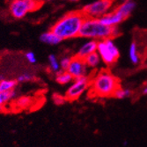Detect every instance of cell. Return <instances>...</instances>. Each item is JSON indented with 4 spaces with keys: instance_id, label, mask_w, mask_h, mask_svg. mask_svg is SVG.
<instances>
[{
    "instance_id": "obj_1",
    "label": "cell",
    "mask_w": 147,
    "mask_h": 147,
    "mask_svg": "<svg viewBox=\"0 0 147 147\" xmlns=\"http://www.w3.org/2000/svg\"><path fill=\"white\" fill-rule=\"evenodd\" d=\"M86 16L81 10L67 12L51 26L50 30L56 34L62 41L78 36L80 28Z\"/></svg>"
},
{
    "instance_id": "obj_2",
    "label": "cell",
    "mask_w": 147,
    "mask_h": 147,
    "mask_svg": "<svg viewBox=\"0 0 147 147\" xmlns=\"http://www.w3.org/2000/svg\"><path fill=\"white\" fill-rule=\"evenodd\" d=\"M120 86V79L109 70H102L91 78L88 95L91 98H110Z\"/></svg>"
},
{
    "instance_id": "obj_3",
    "label": "cell",
    "mask_w": 147,
    "mask_h": 147,
    "mask_svg": "<svg viewBox=\"0 0 147 147\" xmlns=\"http://www.w3.org/2000/svg\"><path fill=\"white\" fill-rule=\"evenodd\" d=\"M78 37L88 38L95 41L112 38V26L105 25L98 18L86 17L80 28Z\"/></svg>"
},
{
    "instance_id": "obj_4",
    "label": "cell",
    "mask_w": 147,
    "mask_h": 147,
    "mask_svg": "<svg viewBox=\"0 0 147 147\" xmlns=\"http://www.w3.org/2000/svg\"><path fill=\"white\" fill-rule=\"evenodd\" d=\"M101 61L108 66L113 65L120 57V51L112 38L98 41L97 50Z\"/></svg>"
},
{
    "instance_id": "obj_5",
    "label": "cell",
    "mask_w": 147,
    "mask_h": 147,
    "mask_svg": "<svg viewBox=\"0 0 147 147\" xmlns=\"http://www.w3.org/2000/svg\"><path fill=\"white\" fill-rule=\"evenodd\" d=\"M43 5L42 0H12L10 4L11 15L18 20L23 19L28 12L34 11Z\"/></svg>"
},
{
    "instance_id": "obj_6",
    "label": "cell",
    "mask_w": 147,
    "mask_h": 147,
    "mask_svg": "<svg viewBox=\"0 0 147 147\" xmlns=\"http://www.w3.org/2000/svg\"><path fill=\"white\" fill-rule=\"evenodd\" d=\"M115 3V0H96L95 2L85 5L81 11L86 17L100 18L107 12L110 11Z\"/></svg>"
},
{
    "instance_id": "obj_7",
    "label": "cell",
    "mask_w": 147,
    "mask_h": 147,
    "mask_svg": "<svg viewBox=\"0 0 147 147\" xmlns=\"http://www.w3.org/2000/svg\"><path fill=\"white\" fill-rule=\"evenodd\" d=\"M91 78L92 77L88 75L74 78V82L69 86L64 94L65 100L68 101L77 100L86 90H88L91 83Z\"/></svg>"
},
{
    "instance_id": "obj_8",
    "label": "cell",
    "mask_w": 147,
    "mask_h": 147,
    "mask_svg": "<svg viewBox=\"0 0 147 147\" xmlns=\"http://www.w3.org/2000/svg\"><path fill=\"white\" fill-rule=\"evenodd\" d=\"M66 71L73 77V78H78L87 75L88 67L83 58L74 56L71 57V63Z\"/></svg>"
},
{
    "instance_id": "obj_9",
    "label": "cell",
    "mask_w": 147,
    "mask_h": 147,
    "mask_svg": "<svg viewBox=\"0 0 147 147\" xmlns=\"http://www.w3.org/2000/svg\"><path fill=\"white\" fill-rule=\"evenodd\" d=\"M136 7L137 3L134 0H124L123 3H121L115 9V11L126 20L132 14Z\"/></svg>"
},
{
    "instance_id": "obj_10",
    "label": "cell",
    "mask_w": 147,
    "mask_h": 147,
    "mask_svg": "<svg viewBox=\"0 0 147 147\" xmlns=\"http://www.w3.org/2000/svg\"><path fill=\"white\" fill-rule=\"evenodd\" d=\"M100 20V21L102 23H104L105 25L109 26H119L121 23H123L125 20L117 13L115 10L114 11H110L109 12H107L106 14H104L103 16H101L100 18H99Z\"/></svg>"
},
{
    "instance_id": "obj_11",
    "label": "cell",
    "mask_w": 147,
    "mask_h": 147,
    "mask_svg": "<svg viewBox=\"0 0 147 147\" xmlns=\"http://www.w3.org/2000/svg\"><path fill=\"white\" fill-rule=\"evenodd\" d=\"M97 45H98V41L90 39V41L86 42V43H84L81 47L79 48L76 56L84 59L89 54H91V53L97 50Z\"/></svg>"
},
{
    "instance_id": "obj_12",
    "label": "cell",
    "mask_w": 147,
    "mask_h": 147,
    "mask_svg": "<svg viewBox=\"0 0 147 147\" xmlns=\"http://www.w3.org/2000/svg\"><path fill=\"white\" fill-rule=\"evenodd\" d=\"M40 40H41V42H42L43 43L49 44V45H57L62 42V40L51 30L41 34Z\"/></svg>"
},
{
    "instance_id": "obj_13",
    "label": "cell",
    "mask_w": 147,
    "mask_h": 147,
    "mask_svg": "<svg viewBox=\"0 0 147 147\" xmlns=\"http://www.w3.org/2000/svg\"><path fill=\"white\" fill-rule=\"evenodd\" d=\"M129 57L132 64L138 65L140 63V56L138 50V45L134 41L130 43L129 48Z\"/></svg>"
},
{
    "instance_id": "obj_14",
    "label": "cell",
    "mask_w": 147,
    "mask_h": 147,
    "mask_svg": "<svg viewBox=\"0 0 147 147\" xmlns=\"http://www.w3.org/2000/svg\"><path fill=\"white\" fill-rule=\"evenodd\" d=\"M84 60L88 68H96L101 61L100 57L97 51H94L91 53V54H89L87 57L84 58Z\"/></svg>"
},
{
    "instance_id": "obj_15",
    "label": "cell",
    "mask_w": 147,
    "mask_h": 147,
    "mask_svg": "<svg viewBox=\"0 0 147 147\" xmlns=\"http://www.w3.org/2000/svg\"><path fill=\"white\" fill-rule=\"evenodd\" d=\"M15 95L16 92L14 90L0 92V110H2V109L5 108L12 99H14Z\"/></svg>"
},
{
    "instance_id": "obj_16",
    "label": "cell",
    "mask_w": 147,
    "mask_h": 147,
    "mask_svg": "<svg viewBox=\"0 0 147 147\" xmlns=\"http://www.w3.org/2000/svg\"><path fill=\"white\" fill-rule=\"evenodd\" d=\"M73 79H74L73 77L66 70L59 71L58 72H57L56 80L60 85H67V84L71 83Z\"/></svg>"
},
{
    "instance_id": "obj_17",
    "label": "cell",
    "mask_w": 147,
    "mask_h": 147,
    "mask_svg": "<svg viewBox=\"0 0 147 147\" xmlns=\"http://www.w3.org/2000/svg\"><path fill=\"white\" fill-rule=\"evenodd\" d=\"M132 91L129 88H123L121 86H118L115 90L112 97L118 100H123L126 98H129L132 95Z\"/></svg>"
},
{
    "instance_id": "obj_18",
    "label": "cell",
    "mask_w": 147,
    "mask_h": 147,
    "mask_svg": "<svg viewBox=\"0 0 147 147\" xmlns=\"http://www.w3.org/2000/svg\"><path fill=\"white\" fill-rule=\"evenodd\" d=\"M17 80L13 79H1L0 80V92L14 90L17 86Z\"/></svg>"
},
{
    "instance_id": "obj_19",
    "label": "cell",
    "mask_w": 147,
    "mask_h": 147,
    "mask_svg": "<svg viewBox=\"0 0 147 147\" xmlns=\"http://www.w3.org/2000/svg\"><path fill=\"white\" fill-rule=\"evenodd\" d=\"M32 101L33 100L28 97V96H23L19 98L16 101H15V106L18 107L20 109H28L32 105Z\"/></svg>"
},
{
    "instance_id": "obj_20",
    "label": "cell",
    "mask_w": 147,
    "mask_h": 147,
    "mask_svg": "<svg viewBox=\"0 0 147 147\" xmlns=\"http://www.w3.org/2000/svg\"><path fill=\"white\" fill-rule=\"evenodd\" d=\"M49 68L53 72H58L61 69L60 67V63L58 62L57 57L55 55H49Z\"/></svg>"
},
{
    "instance_id": "obj_21",
    "label": "cell",
    "mask_w": 147,
    "mask_h": 147,
    "mask_svg": "<svg viewBox=\"0 0 147 147\" xmlns=\"http://www.w3.org/2000/svg\"><path fill=\"white\" fill-rule=\"evenodd\" d=\"M34 75L30 74V73H23L20 76H19L16 80H17V82L23 83V82L31 81V80H34Z\"/></svg>"
},
{
    "instance_id": "obj_22",
    "label": "cell",
    "mask_w": 147,
    "mask_h": 147,
    "mask_svg": "<svg viewBox=\"0 0 147 147\" xmlns=\"http://www.w3.org/2000/svg\"><path fill=\"white\" fill-rule=\"evenodd\" d=\"M71 57H63L59 63H60V67L62 70H67L68 66L71 63Z\"/></svg>"
},
{
    "instance_id": "obj_23",
    "label": "cell",
    "mask_w": 147,
    "mask_h": 147,
    "mask_svg": "<svg viewBox=\"0 0 147 147\" xmlns=\"http://www.w3.org/2000/svg\"><path fill=\"white\" fill-rule=\"evenodd\" d=\"M26 60H28L30 63H36L35 55H34V53L32 52V51H29V52H26Z\"/></svg>"
},
{
    "instance_id": "obj_24",
    "label": "cell",
    "mask_w": 147,
    "mask_h": 147,
    "mask_svg": "<svg viewBox=\"0 0 147 147\" xmlns=\"http://www.w3.org/2000/svg\"><path fill=\"white\" fill-rule=\"evenodd\" d=\"M121 34V31H120L118 26H112V38H116L118 36H120Z\"/></svg>"
},
{
    "instance_id": "obj_25",
    "label": "cell",
    "mask_w": 147,
    "mask_h": 147,
    "mask_svg": "<svg viewBox=\"0 0 147 147\" xmlns=\"http://www.w3.org/2000/svg\"><path fill=\"white\" fill-rule=\"evenodd\" d=\"M141 92H142V94H143V95H147V85H146L145 86L143 87Z\"/></svg>"
},
{
    "instance_id": "obj_26",
    "label": "cell",
    "mask_w": 147,
    "mask_h": 147,
    "mask_svg": "<svg viewBox=\"0 0 147 147\" xmlns=\"http://www.w3.org/2000/svg\"><path fill=\"white\" fill-rule=\"evenodd\" d=\"M42 2H50V1H55V0H42Z\"/></svg>"
},
{
    "instance_id": "obj_27",
    "label": "cell",
    "mask_w": 147,
    "mask_h": 147,
    "mask_svg": "<svg viewBox=\"0 0 147 147\" xmlns=\"http://www.w3.org/2000/svg\"><path fill=\"white\" fill-rule=\"evenodd\" d=\"M68 1H71V2H78L79 0H68Z\"/></svg>"
},
{
    "instance_id": "obj_28",
    "label": "cell",
    "mask_w": 147,
    "mask_h": 147,
    "mask_svg": "<svg viewBox=\"0 0 147 147\" xmlns=\"http://www.w3.org/2000/svg\"><path fill=\"white\" fill-rule=\"evenodd\" d=\"M2 79V77H1V75H0V80H1Z\"/></svg>"
}]
</instances>
